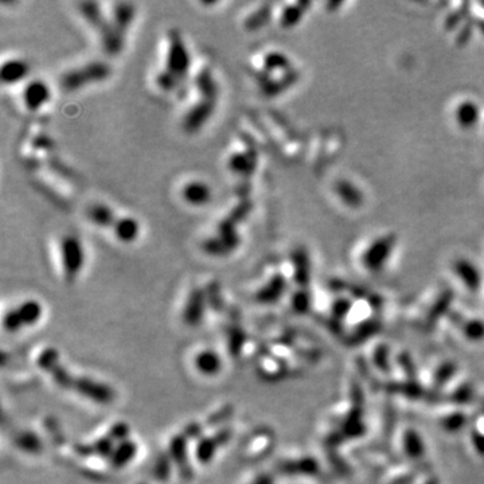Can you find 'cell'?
Returning <instances> with one entry per match:
<instances>
[{
  "mask_svg": "<svg viewBox=\"0 0 484 484\" xmlns=\"http://www.w3.org/2000/svg\"><path fill=\"white\" fill-rule=\"evenodd\" d=\"M112 74V67L104 61H90L81 66L67 69L59 78L61 89L65 92H77L85 86L103 83Z\"/></svg>",
  "mask_w": 484,
  "mask_h": 484,
  "instance_id": "1",
  "label": "cell"
},
{
  "mask_svg": "<svg viewBox=\"0 0 484 484\" xmlns=\"http://www.w3.org/2000/svg\"><path fill=\"white\" fill-rule=\"evenodd\" d=\"M162 69L170 72L180 84H185L189 77L191 56L179 30L171 29L167 32V50Z\"/></svg>",
  "mask_w": 484,
  "mask_h": 484,
  "instance_id": "2",
  "label": "cell"
},
{
  "mask_svg": "<svg viewBox=\"0 0 484 484\" xmlns=\"http://www.w3.org/2000/svg\"><path fill=\"white\" fill-rule=\"evenodd\" d=\"M62 271L69 283H73L85 265V251L81 240L74 234H65L59 241Z\"/></svg>",
  "mask_w": 484,
  "mask_h": 484,
  "instance_id": "3",
  "label": "cell"
},
{
  "mask_svg": "<svg viewBox=\"0 0 484 484\" xmlns=\"http://www.w3.org/2000/svg\"><path fill=\"white\" fill-rule=\"evenodd\" d=\"M397 244L394 234H385L375 238L362 255V264L369 272H379L388 264Z\"/></svg>",
  "mask_w": 484,
  "mask_h": 484,
  "instance_id": "4",
  "label": "cell"
},
{
  "mask_svg": "<svg viewBox=\"0 0 484 484\" xmlns=\"http://www.w3.org/2000/svg\"><path fill=\"white\" fill-rule=\"evenodd\" d=\"M72 390L98 405H109L116 399L112 386L89 377H76Z\"/></svg>",
  "mask_w": 484,
  "mask_h": 484,
  "instance_id": "5",
  "label": "cell"
},
{
  "mask_svg": "<svg viewBox=\"0 0 484 484\" xmlns=\"http://www.w3.org/2000/svg\"><path fill=\"white\" fill-rule=\"evenodd\" d=\"M215 105H217L215 100L198 97V100L183 116V120H182L183 131L190 135L197 134L211 118V116L215 111Z\"/></svg>",
  "mask_w": 484,
  "mask_h": 484,
  "instance_id": "6",
  "label": "cell"
},
{
  "mask_svg": "<svg viewBox=\"0 0 484 484\" xmlns=\"http://www.w3.org/2000/svg\"><path fill=\"white\" fill-rule=\"evenodd\" d=\"M189 440L185 437L183 433H178L172 436L170 443H169V455L171 457L173 465L176 467L179 476L183 481H191L194 478V470L190 464L189 459Z\"/></svg>",
  "mask_w": 484,
  "mask_h": 484,
  "instance_id": "7",
  "label": "cell"
},
{
  "mask_svg": "<svg viewBox=\"0 0 484 484\" xmlns=\"http://www.w3.org/2000/svg\"><path fill=\"white\" fill-rule=\"evenodd\" d=\"M52 100V90L46 81L32 78L22 89V101L29 112H38Z\"/></svg>",
  "mask_w": 484,
  "mask_h": 484,
  "instance_id": "8",
  "label": "cell"
},
{
  "mask_svg": "<svg viewBox=\"0 0 484 484\" xmlns=\"http://www.w3.org/2000/svg\"><path fill=\"white\" fill-rule=\"evenodd\" d=\"M207 307L209 304H207L206 291L200 286H194L187 296V300L182 313L183 323L187 327H198L203 322Z\"/></svg>",
  "mask_w": 484,
  "mask_h": 484,
  "instance_id": "9",
  "label": "cell"
},
{
  "mask_svg": "<svg viewBox=\"0 0 484 484\" xmlns=\"http://www.w3.org/2000/svg\"><path fill=\"white\" fill-rule=\"evenodd\" d=\"M180 198L191 207H202L213 200V190L207 182L191 179L182 186Z\"/></svg>",
  "mask_w": 484,
  "mask_h": 484,
  "instance_id": "10",
  "label": "cell"
},
{
  "mask_svg": "<svg viewBox=\"0 0 484 484\" xmlns=\"http://www.w3.org/2000/svg\"><path fill=\"white\" fill-rule=\"evenodd\" d=\"M136 17V6L129 1H117L112 4L109 22L112 25L114 32L125 39L127 31L131 28L134 19Z\"/></svg>",
  "mask_w": 484,
  "mask_h": 484,
  "instance_id": "11",
  "label": "cell"
},
{
  "mask_svg": "<svg viewBox=\"0 0 484 484\" xmlns=\"http://www.w3.org/2000/svg\"><path fill=\"white\" fill-rule=\"evenodd\" d=\"M29 62L23 58L4 59L0 67V78L4 85H15L25 81L30 74Z\"/></svg>",
  "mask_w": 484,
  "mask_h": 484,
  "instance_id": "12",
  "label": "cell"
},
{
  "mask_svg": "<svg viewBox=\"0 0 484 484\" xmlns=\"http://www.w3.org/2000/svg\"><path fill=\"white\" fill-rule=\"evenodd\" d=\"M256 166V151L248 147L244 149H235L229 155L228 169L235 175L248 178L255 172Z\"/></svg>",
  "mask_w": 484,
  "mask_h": 484,
  "instance_id": "13",
  "label": "cell"
},
{
  "mask_svg": "<svg viewBox=\"0 0 484 484\" xmlns=\"http://www.w3.org/2000/svg\"><path fill=\"white\" fill-rule=\"evenodd\" d=\"M454 272L461 284L470 292H478L482 286V273L479 268L467 258H460L454 264Z\"/></svg>",
  "mask_w": 484,
  "mask_h": 484,
  "instance_id": "14",
  "label": "cell"
},
{
  "mask_svg": "<svg viewBox=\"0 0 484 484\" xmlns=\"http://www.w3.org/2000/svg\"><path fill=\"white\" fill-rule=\"evenodd\" d=\"M319 470L317 461L313 457H300L293 460H283L276 464V471L284 476L308 475L313 476Z\"/></svg>",
  "mask_w": 484,
  "mask_h": 484,
  "instance_id": "15",
  "label": "cell"
},
{
  "mask_svg": "<svg viewBox=\"0 0 484 484\" xmlns=\"http://www.w3.org/2000/svg\"><path fill=\"white\" fill-rule=\"evenodd\" d=\"M286 291V280L280 273L273 275L265 284L256 292V302L260 304H275L277 303Z\"/></svg>",
  "mask_w": 484,
  "mask_h": 484,
  "instance_id": "16",
  "label": "cell"
},
{
  "mask_svg": "<svg viewBox=\"0 0 484 484\" xmlns=\"http://www.w3.org/2000/svg\"><path fill=\"white\" fill-rule=\"evenodd\" d=\"M78 11L83 15V18L89 23V26L97 31L98 38L108 29L109 18L104 14L100 3H96V1L78 3Z\"/></svg>",
  "mask_w": 484,
  "mask_h": 484,
  "instance_id": "17",
  "label": "cell"
},
{
  "mask_svg": "<svg viewBox=\"0 0 484 484\" xmlns=\"http://www.w3.org/2000/svg\"><path fill=\"white\" fill-rule=\"evenodd\" d=\"M114 238L124 244H134L140 235V222L132 215H118L112 228Z\"/></svg>",
  "mask_w": 484,
  "mask_h": 484,
  "instance_id": "18",
  "label": "cell"
},
{
  "mask_svg": "<svg viewBox=\"0 0 484 484\" xmlns=\"http://www.w3.org/2000/svg\"><path fill=\"white\" fill-rule=\"evenodd\" d=\"M86 218L89 220V222H92L97 228L112 230L118 215L116 214V211L109 204L98 202V203H93L87 207Z\"/></svg>",
  "mask_w": 484,
  "mask_h": 484,
  "instance_id": "19",
  "label": "cell"
},
{
  "mask_svg": "<svg viewBox=\"0 0 484 484\" xmlns=\"http://www.w3.org/2000/svg\"><path fill=\"white\" fill-rule=\"evenodd\" d=\"M194 85L202 98H210L215 100L218 98V84L217 80L213 76V72L210 67H202L200 72L194 77Z\"/></svg>",
  "mask_w": 484,
  "mask_h": 484,
  "instance_id": "20",
  "label": "cell"
},
{
  "mask_svg": "<svg viewBox=\"0 0 484 484\" xmlns=\"http://www.w3.org/2000/svg\"><path fill=\"white\" fill-rule=\"evenodd\" d=\"M12 443L18 450L29 455H39L43 451V443L41 437L29 429L17 432L12 437Z\"/></svg>",
  "mask_w": 484,
  "mask_h": 484,
  "instance_id": "21",
  "label": "cell"
},
{
  "mask_svg": "<svg viewBox=\"0 0 484 484\" xmlns=\"http://www.w3.org/2000/svg\"><path fill=\"white\" fill-rule=\"evenodd\" d=\"M138 455V444L135 441L125 440L116 444L114 454L109 457V465L114 470H123Z\"/></svg>",
  "mask_w": 484,
  "mask_h": 484,
  "instance_id": "22",
  "label": "cell"
},
{
  "mask_svg": "<svg viewBox=\"0 0 484 484\" xmlns=\"http://www.w3.org/2000/svg\"><path fill=\"white\" fill-rule=\"evenodd\" d=\"M456 121L461 128L470 129L478 125L481 120V108L475 101L465 100L459 104L456 109Z\"/></svg>",
  "mask_w": 484,
  "mask_h": 484,
  "instance_id": "23",
  "label": "cell"
},
{
  "mask_svg": "<svg viewBox=\"0 0 484 484\" xmlns=\"http://www.w3.org/2000/svg\"><path fill=\"white\" fill-rule=\"evenodd\" d=\"M194 364L200 374L209 375V377L217 375L222 370V359L213 350H203L198 353V355L194 359Z\"/></svg>",
  "mask_w": 484,
  "mask_h": 484,
  "instance_id": "24",
  "label": "cell"
},
{
  "mask_svg": "<svg viewBox=\"0 0 484 484\" xmlns=\"http://www.w3.org/2000/svg\"><path fill=\"white\" fill-rule=\"evenodd\" d=\"M335 193H337V196L341 198L344 204H347V206H350L353 209L361 207L364 204V202H365L364 193L355 185H353L348 180H339L335 185Z\"/></svg>",
  "mask_w": 484,
  "mask_h": 484,
  "instance_id": "25",
  "label": "cell"
},
{
  "mask_svg": "<svg viewBox=\"0 0 484 484\" xmlns=\"http://www.w3.org/2000/svg\"><path fill=\"white\" fill-rule=\"evenodd\" d=\"M308 7H310V3H307V1H300V3L285 6L282 11V15H280L282 28L292 29L296 25H299V22L303 19Z\"/></svg>",
  "mask_w": 484,
  "mask_h": 484,
  "instance_id": "26",
  "label": "cell"
},
{
  "mask_svg": "<svg viewBox=\"0 0 484 484\" xmlns=\"http://www.w3.org/2000/svg\"><path fill=\"white\" fill-rule=\"evenodd\" d=\"M15 310H17V313L19 315L22 323H23V327L36 324L41 320L42 315H43L42 304L38 300H34V299H29V300L22 302L18 307H15Z\"/></svg>",
  "mask_w": 484,
  "mask_h": 484,
  "instance_id": "27",
  "label": "cell"
},
{
  "mask_svg": "<svg viewBox=\"0 0 484 484\" xmlns=\"http://www.w3.org/2000/svg\"><path fill=\"white\" fill-rule=\"evenodd\" d=\"M292 261H293V268H295L293 275H295L296 284L300 285V286H307L308 282H310V273H311L308 255L303 249H299L293 253Z\"/></svg>",
  "mask_w": 484,
  "mask_h": 484,
  "instance_id": "28",
  "label": "cell"
},
{
  "mask_svg": "<svg viewBox=\"0 0 484 484\" xmlns=\"http://www.w3.org/2000/svg\"><path fill=\"white\" fill-rule=\"evenodd\" d=\"M218 448H221V447L217 443V440L214 439V436H203L200 440L197 441L196 457L202 465H206V464L211 463V460L214 459Z\"/></svg>",
  "mask_w": 484,
  "mask_h": 484,
  "instance_id": "29",
  "label": "cell"
},
{
  "mask_svg": "<svg viewBox=\"0 0 484 484\" xmlns=\"http://www.w3.org/2000/svg\"><path fill=\"white\" fill-rule=\"evenodd\" d=\"M271 17H272V4H268V3L261 4L257 10L244 19V28L249 31L261 29L271 21Z\"/></svg>",
  "mask_w": 484,
  "mask_h": 484,
  "instance_id": "30",
  "label": "cell"
},
{
  "mask_svg": "<svg viewBox=\"0 0 484 484\" xmlns=\"http://www.w3.org/2000/svg\"><path fill=\"white\" fill-rule=\"evenodd\" d=\"M171 457L169 452H160L156 456L154 465H152V475L158 482H167L172 474Z\"/></svg>",
  "mask_w": 484,
  "mask_h": 484,
  "instance_id": "31",
  "label": "cell"
},
{
  "mask_svg": "<svg viewBox=\"0 0 484 484\" xmlns=\"http://www.w3.org/2000/svg\"><path fill=\"white\" fill-rule=\"evenodd\" d=\"M228 347L233 358H238L245 343H246V333L237 324L228 327Z\"/></svg>",
  "mask_w": 484,
  "mask_h": 484,
  "instance_id": "32",
  "label": "cell"
},
{
  "mask_svg": "<svg viewBox=\"0 0 484 484\" xmlns=\"http://www.w3.org/2000/svg\"><path fill=\"white\" fill-rule=\"evenodd\" d=\"M49 374L52 375L53 381L56 382V385L59 386L61 389H65V390H72L73 389V383H74L76 377L72 375L65 366H62V364H58L57 366L50 371Z\"/></svg>",
  "mask_w": 484,
  "mask_h": 484,
  "instance_id": "33",
  "label": "cell"
},
{
  "mask_svg": "<svg viewBox=\"0 0 484 484\" xmlns=\"http://www.w3.org/2000/svg\"><path fill=\"white\" fill-rule=\"evenodd\" d=\"M403 445L405 451L410 457H423L424 456V444L421 437H419L417 433L414 432H408L405 439H403Z\"/></svg>",
  "mask_w": 484,
  "mask_h": 484,
  "instance_id": "34",
  "label": "cell"
},
{
  "mask_svg": "<svg viewBox=\"0 0 484 484\" xmlns=\"http://www.w3.org/2000/svg\"><path fill=\"white\" fill-rule=\"evenodd\" d=\"M36 364H38L39 369H42L46 372H50L57 366L58 364H61L59 353L53 347H48L39 354V357L36 359Z\"/></svg>",
  "mask_w": 484,
  "mask_h": 484,
  "instance_id": "35",
  "label": "cell"
},
{
  "mask_svg": "<svg viewBox=\"0 0 484 484\" xmlns=\"http://www.w3.org/2000/svg\"><path fill=\"white\" fill-rule=\"evenodd\" d=\"M234 414V406L233 405H225L221 409H218L217 412L211 413L207 417L206 425L210 428L220 427L222 424H225L228 420H230Z\"/></svg>",
  "mask_w": 484,
  "mask_h": 484,
  "instance_id": "36",
  "label": "cell"
},
{
  "mask_svg": "<svg viewBox=\"0 0 484 484\" xmlns=\"http://www.w3.org/2000/svg\"><path fill=\"white\" fill-rule=\"evenodd\" d=\"M463 333H464V337L470 341H474V342L482 341L484 339V322L478 319L468 320L463 327Z\"/></svg>",
  "mask_w": 484,
  "mask_h": 484,
  "instance_id": "37",
  "label": "cell"
},
{
  "mask_svg": "<svg viewBox=\"0 0 484 484\" xmlns=\"http://www.w3.org/2000/svg\"><path fill=\"white\" fill-rule=\"evenodd\" d=\"M93 450H94V455L101 457V459H109L111 455L114 454V441L108 437V436H103L98 437L97 440H94L93 443Z\"/></svg>",
  "mask_w": 484,
  "mask_h": 484,
  "instance_id": "38",
  "label": "cell"
},
{
  "mask_svg": "<svg viewBox=\"0 0 484 484\" xmlns=\"http://www.w3.org/2000/svg\"><path fill=\"white\" fill-rule=\"evenodd\" d=\"M206 297H207V304L210 308L215 311H221L224 308V299L221 295V288L217 283L209 285L206 289Z\"/></svg>",
  "mask_w": 484,
  "mask_h": 484,
  "instance_id": "39",
  "label": "cell"
},
{
  "mask_svg": "<svg viewBox=\"0 0 484 484\" xmlns=\"http://www.w3.org/2000/svg\"><path fill=\"white\" fill-rule=\"evenodd\" d=\"M311 307V296L306 289L297 291L292 297V310L296 313H308Z\"/></svg>",
  "mask_w": 484,
  "mask_h": 484,
  "instance_id": "40",
  "label": "cell"
},
{
  "mask_svg": "<svg viewBox=\"0 0 484 484\" xmlns=\"http://www.w3.org/2000/svg\"><path fill=\"white\" fill-rule=\"evenodd\" d=\"M129 433H131V428L124 423V421H120V423H116L112 427L109 428L107 436L114 441V444H120L125 440H129Z\"/></svg>",
  "mask_w": 484,
  "mask_h": 484,
  "instance_id": "41",
  "label": "cell"
},
{
  "mask_svg": "<svg viewBox=\"0 0 484 484\" xmlns=\"http://www.w3.org/2000/svg\"><path fill=\"white\" fill-rule=\"evenodd\" d=\"M3 327L8 333H15V331H18V330H21L23 327V323H22V320H21V317H19V315H18L15 308L10 310L8 313L4 315V317H3Z\"/></svg>",
  "mask_w": 484,
  "mask_h": 484,
  "instance_id": "42",
  "label": "cell"
},
{
  "mask_svg": "<svg viewBox=\"0 0 484 484\" xmlns=\"http://www.w3.org/2000/svg\"><path fill=\"white\" fill-rule=\"evenodd\" d=\"M182 433L185 434V437L187 440H200L203 437V425L197 421L189 423L186 427L183 428Z\"/></svg>",
  "mask_w": 484,
  "mask_h": 484,
  "instance_id": "43",
  "label": "cell"
},
{
  "mask_svg": "<svg viewBox=\"0 0 484 484\" xmlns=\"http://www.w3.org/2000/svg\"><path fill=\"white\" fill-rule=\"evenodd\" d=\"M213 436H214V439L217 440V443L220 444V447H224V445H227L229 441L231 440V437H233V430H231V428L222 427L220 430H217Z\"/></svg>",
  "mask_w": 484,
  "mask_h": 484,
  "instance_id": "44",
  "label": "cell"
},
{
  "mask_svg": "<svg viewBox=\"0 0 484 484\" xmlns=\"http://www.w3.org/2000/svg\"><path fill=\"white\" fill-rule=\"evenodd\" d=\"M74 452L81 457H90L94 455V450H93V444H86V443H76L73 445Z\"/></svg>",
  "mask_w": 484,
  "mask_h": 484,
  "instance_id": "45",
  "label": "cell"
},
{
  "mask_svg": "<svg viewBox=\"0 0 484 484\" xmlns=\"http://www.w3.org/2000/svg\"><path fill=\"white\" fill-rule=\"evenodd\" d=\"M249 484H275V476L269 472H261Z\"/></svg>",
  "mask_w": 484,
  "mask_h": 484,
  "instance_id": "46",
  "label": "cell"
},
{
  "mask_svg": "<svg viewBox=\"0 0 484 484\" xmlns=\"http://www.w3.org/2000/svg\"><path fill=\"white\" fill-rule=\"evenodd\" d=\"M476 26H478V29L481 30V32L484 35V21H479V22L476 23Z\"/></svg>",
  "mask_w": 484,
  "mask_h": 484,
  "instance_id": "47",
  "label": "cell"
},
{
  "mask_svg": "<svg viewBox=\"0 0 484 484\" xmlns=\"http://www.w3.org/2000/svg\"><path fill=\"white\" fill-rule=\"evenodd\" d=\"M138 484H145V483H138Z\"/></svg>",
  "mask_w": 484,
  "mask_h": 484,
  "instance_id": "48",
  "label": "cell"
}]
</instances>
